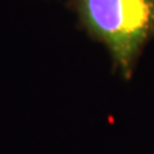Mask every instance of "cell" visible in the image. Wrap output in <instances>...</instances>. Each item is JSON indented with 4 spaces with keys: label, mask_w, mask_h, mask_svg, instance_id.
<instances>
[{
    "label": "cell",
    "mask_w": 154,
    "mask_h": 154,
    "mask_svg": "<svg viewBox=\"0 0 154 154\" xmlns=\"http://www.w3.org/2000/svg\"><path fill=\"white\" fill-rule=\"evenodd\" d=\"M86 32L107 48L116 69L130 80L154 37V0H68Z\"/></svg>",
    "instance_id": "cell-1"
}]
</instances>
